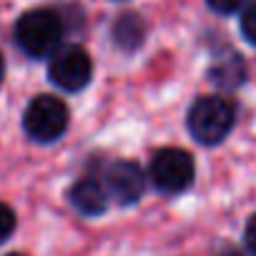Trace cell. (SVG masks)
I'll return each mask as SVG.
<instances>
[{
    "label": "cell",
    "instance_id": "6da1fadb",
    "mask_svg": "<svg viewBox=\"0 0 256 256\" xmlns=\"http://www.w3.org/2000/svg\"><path fill=\"white\" fill-rule=\"evenodd\" d=\"M236 123V108L226 96H204L198 98L186 118L188 134L204 144V146H216L221 144Z\"/></svg>",
    "mask_w": 256,
    "mask_h": 256
},
{
    "label": "cell",
    "instance_id": "7a4b0ae2",
    "mask_svg": "<svg viewBox=\"0 0 256 256\" xmlns=\"http://www.w3.org/2000/svg\"><path fill=\"white\" fill-rule=\"evenodd\" d=\"M63 20L56 10L36 8L20 16L16 23V43L30 58H50L60 48Z\"/></svg>",
    "mask_w": 256,
    "mask_h": 256
},
{
    "label": "cell",
    "instance_id": "3957f363",
    "mask_svg": "<svg viewBox=\"0 0 256 256\" xmlns=\"http://www.w3.org/2000/svg\"><path fill=\"white\" fill-rule=\"evenodd\" d=\"M194 178H196V164L188 151L161 148L154 154L148 166V181L156 186V191L166 196H178L186 188H191Z\"/></svg>",
    "mask_w": 256,
    "mask_h": 256
},
{
    "label": "cell",
    "instance_id": "277c9868",
    "mask_svg": "<svg viewBox=\"0 0 256 256\" xmlns=\"http://www.w3.org/2000/svg\"><path fill=\"white\" fill-rule=\"evenodd\" d=\"M26 134L38 144L58 141L68 128V108L58 96H36L23 113Z\"/></svg>",
    "mask_w": 256,
    "mask_h": 256
},
{
    "label": "cell",
    "instance_id": "5b68a950",
    "mask_svg": "<svg viewBox=\"0 0 256 256\" xmlns=\"http://www.w3.org/2000/svg\"><path fill=\"white\" fill-rule=\"evenodd\" d=\"M48 76L53 86L66 93L83 90L93 78V60L80 46H60L48 63Z\"/></svg>",
    "mask_w": 256,
    "mask_h": 256
},
{
    "label": "cell",
    "instance_id": "8992f818",
    "mask_svg": "<svg viewBox=\"0 0 256 256\" xmlns=\"http://www.w3.org/2000/svg\"><path fill=\"white\" fill-rule=\"evenodd\" d=\"M146 181H148V174L136 161H116L106 171L108 196L116 198L120 206L138 204L146 191Z\"/></svg>",
    "mask_w": 256,
    "mask_h": 256
},
{
    "label": "cell",
    "instance_id": "52a82bcc",
    "mask_svg": "<svg viewBox=\"0 0 256 256\" xmlns=\"http://www.w3.org/2000/svg\"><path fill=\"white\" fill-rule=\"evenodd\" d=\"M108 188L106 184H100L98 178H80L70 186L68 191V201L70 206L83 214V216H100L108 208Z\"/></svg>",
    "mask_w": 256,
    "mask_h": 256
},
{
    "label": "cell",
    "instance_id": "ba28073f",
    "mask_svg": "<svg viewBox=\"0 0 256 256\" xmlns=\"http://www.w3.org/2000/svg\"><path fill=\"white\" fill-rule=\"evenodd\" d=\"M144 36H146V23L136 13H123L113 23V40L123 50H136L144 43Z\"/></svg>",
    "mask_w": 256,
    "mask_h": 256
},
{
    "label": "cell",
    "instance_id": "9c48e42d",
    "mask_svg": "<svg viewBox=\"0 0 256 256\" xmlns=\"http://www.w3.org/2000/svg\"><path fill=\"white\" fill-rule=\"evenodd\" d=\"M211 78L218 83V86H226V88H234L244 80V63L238 56H228V58H221L214 63L211 68Z\"/></svg>",
    "mask_w": 256,
    "mask_h": 256
},
{
    "label": "cell",
    "instance_id": "30bf717a",
    "mask_svg": "<svg viewBox=\"0 0 256 256\" xmlns=\"http://www.w3.org/2000/svg\"><path fill=\"white\" fill-rule=\"evenodd\" d=\"M241 36L251 46H256V3H248L241 10Z\"/></svg>",
    "mask_w": 256,
    "mask_h": 256
},
{
    "label": "cell",
    "instance_id": "8fae6325",
    "mask_svg": "<svg viewBox=\"0 0 256 256\" xmlns=\"http://www.w3.org/2000/svg\"><path fill=\"white\" fill-rule=\"evenodd\" d=\"M208 8L218 16H234L248 6V0H206Z\"/></svg>",
    "mask_w": 256,
    "mask_h": 256
},
{
    "label": "cell",
    "instance_id": "7c38bea8",
    "mask_svg": "<svg viewBox=\"0 0 256 256\" xmlns=\"http://www.w3.org/2000/svg\"><path fill=\"white\" fill-rule=\"evenodd\" d=\"M13 231H16V214L8 204L0 201V244L8 241Z\"/></svg>",
    "mask_w": 256,
    "mask_h": 256
},
{
    "label": "cell",
    "instance_id": "4fadbf2b",
    "mask_svg": "<svg viewBox=\"0 0 256 256\" xmlns=\"http://www.w3.org/2000/svg\"><path fill=\"white\" fill-rule=\"evenodd\" d=\"M244 241H246V248L256 256V214L248 218L246 224V231H244Z\"/></svg>",
    "mask_w": 256,
    "mask_h": 256
},
{
    "label": "cell",
    "instance_id": "5bb4252c",
    "mask_svg": "<svg viewBox=\"0 0 256 256\" xmlns=\"http://www.w3.org/2000/svg\"><path fill=\"white\" fill-rule=\"evenodd\" d=\"M3 73H6V66H3V56H0V80H3Z\"/></svg>",
    "mask_w": 256,
    "mask_h": 256
},
{
    "label": "cell",
    "instance_id": "9a60e30c",
    "mask_svg": "<svg viewBox=\"0 0 256 256\" xmlns=\"http://www.w3.org/2000/svg\"><path fill=\"white\" fill-rule=\"evenodd\" d=\"M8 256H23V254H8Z\"/></svg>",
    "mask_w": 256,
    "mask_h": 256
}]
</instances>
